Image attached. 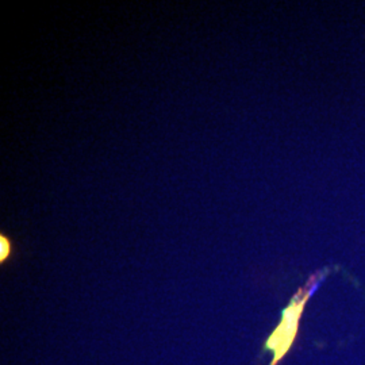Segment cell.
<instances>
[{
  "mask_svg": "<svg viewBox=\"0 0 365 365\" xmlns=\"http://www.w3.org/2000/svg\"><path fill=\"white\" fill-rule=\"evenodd\" d=\"M329 272H330V268H325L324 271H319L313 274L310 277V280L307 282V284L298 289V292L292 297L289 304L284 309L282 322L279 324V327L274 329L272 336L265 344V349L274 353V360L271 365H277V363L289 351L291 345L297 339L300 317L303 314L304 306L313 297L314 292L322 284V282L327 279Z\"/></svg>",
  "mask_w": 365,
  "mask_h": 365,
  "instance_id": "obj_1",
  "label": "cell"
},
{
  "mask_svg": "<svg viewBox=\"0 0 365 365\" xmlns=\"http://www.w3.org/2000/svg\"><path fill=\"white\" fill-rule=\"evenodd\" d=\"M14 244L13 241L1 233L0 235V264H4L6 261L10 260V257L13 256Z\"/></svg>",
  "mask_w": 365,
  "mask_h": 365,
  "instance_id": "obj_2",
  "label": "cell"
}]
</instances>
